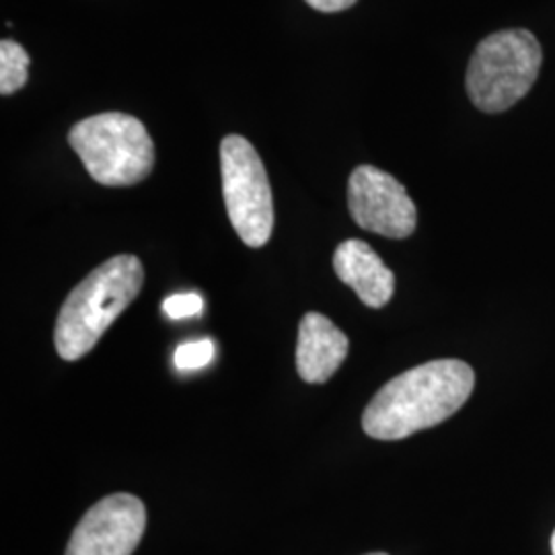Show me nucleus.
Listing matches in <instances>:
<instances>
[{
  "mask_svg": "<svg viewBox=\"0 0 555 555\" xmlns=\"http://www.w3.org/2000/svg\"><path fill=\"white\" fill-rule=\"evenodd\" d=\"M476 387L474 369L463 360H433L391 378L371 399L362 428L377 440H401L456 414Z\"/></svg>",
  "mask_w": 555,
  "mask_h": 555,
  "instance_id": "f257e3e1",
  "label": "nucleus"
},
{
  "mask_svg": "<svg viewBox=\"0 0 555 555\" xmlns=\"http://www.w3.org/2000/svg\"><path fill=\"white\" fill-rule=\"evenodd\" d=\"M144 268L137 256H116L103 261L75 286L56 319L54 344L60 358L75 362L87 357L107 327L139 297Z\"/></svg>",
  "mask_w": 555,
  "mask_h": 555,
  "instance_id": "f03ea898",
  "label": "nucleus"
},
{
  "mask_svg": "<svg viewBox=\"0 0 555 555\" xmlns=\"http://www.w3.org/2000/svg\"><path fill=\"white\" fill-rule=\"evenodd\" d=\"M68 142L87 173L101 185L126 188L149 178L155 167V144L134 116L107 112L80 119Z\"/></svg>",
  "mask_w": 555,
  "mask_h": 555,
  "instance_id": "7ed1b4c3",
  "label": "nucleus"
},
{
  "mask_svg": "<svg viewBox=\"0 0 555 555\" xmlns=\"http://www.w3.org/2000/svg\"><path fill=\"white\" fill-rule=\"evenodd\" d=\"M543 52L529 29H502L477 43L467 68V93L477 109L500 114L535 85Z\"/></svg>",
  "mask_w": 555,
  "mask_h": 555,
  "instance_id": "20e7f679",
  "label": "nucleus"
},
{
  "mask_svg": "<svg viewBox=\"0 0 555 555\" xmlns=\"http://www.w3.org/2000/svg\"><path fill=\"white\" fill-rule=\"evenodd\" d=\"M222 194L229 220L247 247H263L274 231L270 179L256 146L238 134L220 142Z\"/></svg>",
  "mask_w": 555,
  "mask_h": 555,
  "instance_id": "39448f33",
  "label": "nucleus"
},
{
  "mask_svg": "<svg viewBox=\"0 0 555 555\" xmlns=\"http://www.w3.org/2000/svg\"><path fill=\"white\" fill-rule=\"evenodd\" d=\"M348 208L360 229L383 237L405 238L416 231V204L393 176L373 165L352 171Z\"/></svg>",
  "mask_w": 555,
  "mask_h": 555,
  "instance_id": "423d86ee",
  "label": "nucleus"
},
{
  "mask_svg": "<svg viewBox=\"0 0 555 555\" xmlns=\"http://www.w3.org/2000/svg\"><path fill=\"white\" fill-rule=\"evenodd\" d=\"M146 529V508L132 494L100 500L80 518L66 555H132Z\"/></svg>",
  "mask_w": 555,
  "mask_h": 555,
  "instance_id": "0eeeda50",
  "label": "nucleus"
},
{
  "mask_svg": "<svg viewBox=\"0 0 555 555\" xmlns=\"http://www.w3.org/2000/svg\"><path fill=\"white\" fill-rule=\"evenodd\" d=\"M348 337L332 319L307 313L298 325V375L311 385L327 383L348 357Z\"/></svg>",
  "mask_w": 555,
  "mask_h": 555,
  "instance_id": "6e6552de",
  "label": "nucleus"
},
{
  "mask_svg": "<svg viewBox=\"0 0 555 555\" xmlns=\"http://www.w3.org/2000/svg\"><path fill=\"white\" fill-rule=\"evenodd\" d=\"M334 270L366 307L380 309L396 293L393 272L378 258L377 251L360 238H348L337 245Z\"/></svg>",
  "mask_w": 555,
  "mask_h": 555,
  "instance_id": "1a4fd4ad",
  "label": "nucleus"
},
{
  "mask_svg": "<svg viewBox=\"0 0 555 555\" xmlns=\"http://www.w3.org/2000/svg\"><path fill=\"white\" fill-rule=\"evenodd\" d=\"M29 56L17 41H0V93L4 98L17 93L27 82Z\"/></svg>",
  "mask_w": 555,
  "mask_h": 555,
  "instance_id": "9d476101",
  "label": "nucleus"
},
{
  "mask_svg": "<svg viewBox=\"0 0 555 555\" xmlns=\"http://www.w3.org/2000/svg\"><path fill=\"white\" fill-rule=\"evenodd\" d=\"M215 358V344L210 339H196L185 341L176 350L173 362L179 371H198L202 366L210 364Z\"/></svg>",
  "mask_w": 555,
  "mask_h": 555,
  "instance_id": "9b49d317",
  "label": "nucleus"
},
{
  "mask_svg": "<svg viewBox=\"0 0 555 555\" xmlns=\"http://www.w3.org/2000/svg\"><path fill=\"white\" fill-rule=\"evenodd\" d=\"M204 309V300L196 293L173 295L163 300V313L171 319L196 318Z\"/></svg>",
  "mask_w": 555,
  "mask_h": 555,
  "instance_id": "f8f14e48",
  "label": "nucleus"
},
{
  "mask_svg": "<svg viewBox=\"0 0 555 555\" xmlns=\"http://www.w3.org/2000/svg\"><path fill=\"white\" fill-rule=\"evenodd\" d=\"M305 2L321 13H339L354 7L358 0H305Z\"/></svg>",
  "mask_w": 555,
  "mask_h": 555,
  "instance_id": "ddd939ff",
  "label": "nucleus"
},
{
  "mask_svg": "<svg viewBox=\"0 0 555 555\" xmlns=\"http://www.w3.org/2000/svg\"><path fill=\"white\" fill-rule=\"evenodd\" d=\"M552 552H554V555H555V531H554V535H552Z\"/></svg>",
  "mask_w": 555,
  "mask_h": 555,
  "instance_id": "4468645a",
  "label": "nucleus"
},
{
  "mask_svg": "<svg viewBox=\"0 0 555 555\" xmlns=\"http://www.w3.org/2000/svg\"><path fill=\"white\" fill-rule=\"evenodd\" d=\"M366 555H389V554H380V552H378V554H366Z\"/></svg>",
  "mask_w": 555,
  "mask_h": 555,
  "instance_id": "2eb2a0df",
  "label": "nucleus"
}]
</instances>
